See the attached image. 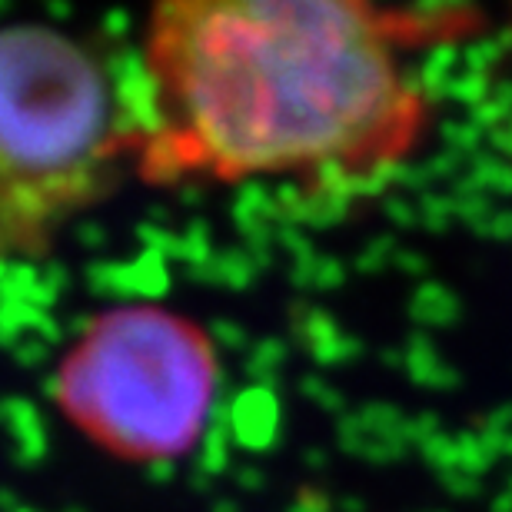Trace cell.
<instances>
[{
  "label": "cell",
  "mask_w": 512,
  "mask_h": 512,
  "mask_svg": "<svg viewBox=\"0 0 512 512\" xmlns=\"http://www.w3.org/2000/svg\"><path fill=\"white\" fill-rule=\"evenodd\" d=\"M463 30V10L389 0H153L130 94L133 177L373 197L436 124L413 57Z\"/></svg>",
  "instance_id": "6da1fadb"
},
{
  "label": "cell",
  "mask_w": 512,
  "mask_h": 512,
  "mask_svg": "<svg viewBox=\"0 0 512 512\" xmlns=\"http://www.w3.org/2000/svg\"><path fill=\"white\" fill-rule=\"evenodd\" d=\"M133 157V97L87 40L44 20L0 27V266L47 260Z\"/></svg>",
  "instance_id": "7a4b0ae2"
},
{
  "label": "cell",
  "mask_w": 512,
  "mask_h": 512,
  "mask_svg": "<svg viewBox=\"0 0 512 512\" xmlns=\"http://www.w3.org/2000/svg\"><path fill=\"white\" fill-rule=\"evenodd\" d=\"M220 353L207 326L163 303H120L84 323L50 396L87 443L120 463H170L207 433Z\"/></svg>",
  "instance_id": "3957f363"
}]
</instances>
